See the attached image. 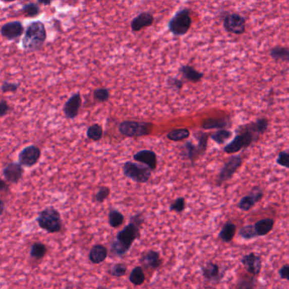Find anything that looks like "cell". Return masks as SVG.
Returning a JSON list of instances; mask_svg holds the SVG:
<instances>
[{"instance_id":"obj_1","label":"cell","mask_w":289,"mask_h":289,"mask_svg":"<svg viewBox=\"0 0 289 289\" xmlns=\"http://www.w3.org/2000/svg\"><path fill=\"white\" fill-rule=\"evenodd\" d=\"M268 127L269 121L264 117L239 127L237 129L235 138L224 147L223 151L225 154H234L250 148L268 130Z\"/></svg>"},{"instance_id":"obj_2","label":"cell","mask_w":289,"mask_h":289,"mask_svg":"<svg viewBox=\"0 0 289 289\" xmlns=\"http://www.w3.org/2000/svg\"><path fill=\"white\" fill-rule=\"evenodd\" d=\"M130 223L117 234L115 240L112 242L111 252L117 256H123L129 251L133 243L139 239L140 230L144 217L142 213L132 216Z\"/></svg>"},{"instance_id":"obj_3","label":"cell","mask_w":289,"mask_h":289,"mask_svg":"<svg viewBox=\"0 0 289 289\" xmlns=\"http://www.w3.org/2000/svg\"><path fill=\"white\" fill-rule=\"evenodd\" d=\"M47 39V31L43 22H33L28 25L22 39L25 50L34 51L41 48Z\"/></svg>"},{"instance_id":"obj_4","label":"cell","mask_w":289,"mask_h":289,"mask_svg":"<svg viewBox=\"0 0 289 289\" xmlns=\"http://www.w3.org/2000/svg\"><path fill=\"white\" fill-rule=\"evenodd\" d=\"M37 222L40 228L48 234H57L62 229L61 213L53 206H49L42 210L37 217Z\"/></svg>"},{"instance_id":"obj_5","label":"cell","mask_w":289,"mask_h":289,"mask_svg":"<svg viewBox=\"0 0 289 289\" xmlns=\"http://www.w3.org/2000/svg\"><path fill=\"white\" fill-rule=\"evenodd\" d=\"M192 26V17L188 8L178 10L170 18L168 28L175 37H182L187 34Z\"/></svg>"},{"instance_id":"obj_6","label":"cell","mask_w":289,"mask_h":289,"mask_svg":"<svg viewBox=\"0 0 289 289\" xmlns=\"http://www.w3.org/2000/svg\"><path fill=\"white\" fill-rule=\"evenodd\" d=\"M119 133L128 138H140L150 134L153 130V124L149 122L124 121L118 127Z\"/></svg>"},{"instance_id":"obj_7","label":"cell","mask_w":289,"mask_h":289,"mask_svg":"<svg viewBox=\"0 0 289 289\" xmlns=\"http://www.w3.org/2000/svg\"><path fill=\"white\" fill-rule=\"evenodd\" d=\"M122 170L126 178L138 183H148L152 176L151 170L147 166L130 160L124 163Z\"/></svg>"},{"instance_id":"obj_8","label":"cell","mask_w":289,"mask_h":289,"mask_svg":"<svg viewBox=\"0 0 289 289\" xmlns=\"http://www.w3.org/2000/svg\"><path fill=\"white\" fill-rule=\"evenodd\" d=\"M243 164V159L240 155H234L229 158L223 167L220 169V172L216 178V186L220 187L223 183L231 180L234 178V174L238 171Z\"/></svg>"},{"instance_id":"obj_9","label":"cell","mask_w":289,"mask_h":289,"mask_svg":"<svg viewBox=\"0 0 289 289\" xmlns=\"http://www.w3.org/2000/svg\"><path fill=\"white\" fill-rule=\"evenodd\" d=\"M224 29L233 34H244L246 31V19L239 13H228L223 20Z\"/></svg>"},{"instance_id":"obj_10","label":"cell","mask_w":289,"mask_h":289,"mask_svg":"<svg viewBox=\"0 0 289 289\" xmlns=\"http://www.w3.org/2000/svg\"><path fill=\"white\" fill-rule=\"evenodd\" d=\"M41 157V149L35 145H29L22 149L19 154V164L26 167H32L37 164Z\"/></svg>"},{"instance_id":"obj_11","label":"cell","mask_w":289,"mask_h":289,"mask_svg":"<svg viewBox=\"0 0 289 289\" xmlns=\"http://www.w3.org/2000/svg\"><path fill=\"white\" fill-rule=\"evenodd\" d=\"M241 262L248 273L251 276H257L260 273L262 268V259L260 255L255 253H250L242 257Z\"/></svg>"},{"instance_id":"obj_12","label":"cell","mask_w":289,"mask_h":289,"mask_svg":"<svg viewBox=\"0 0 289 289\" xmlns=\"http://www.w3.org/2000/svg\"><path fill=\"white\" fill-rule=\"evenodd\" d=\"M263 196V189L260 187H254L250 194L242 198L238 204V207L243 211H249L262 199Z\"/></svg>"},{"instance_id":"obj_13","label":"cell","mask_w":289,"mask_h":289,"mask_svg":"<svg viewBox=\"0 0 289 289\" xmlns=\"http://www.w3.org/2000/svg\"><path fill=\"white\" fill-rule=\"evenodd\" d=\"M24 32V27L22 22L19 21L15 22H7L6 24L2 26L0 33L1 36L5 37L9 41L16 39L21 37Z\"/></svg>"},{"instance_id":"obj_14","label":"cell","mask_w":289,"mask_h":289,"mask_svg":"<svg viewBox=\"0 0 289 289\" xmlns=\"http://www.w3.org/2000/svg\"><path fill=\"white\" fill-rule=\"evenodd\" d=\"M133 159L139 164L145 165L151 171L156 169L158 164L156 154L149 149H142L140 151L137 152L133 155Z\"/></svg>"},{"instance_id":"obj_15","label":"cell","mask_w":289,"mask_h":289,"mask_svg":"<svg viewBox=\"0 0 289 289\" xmlns=\"http://www.w3.org/2000/svg\"><path fill=\"white\" fill-rule=\"evenodd\" d=\"M82 103V96L79 93H74L72 97H70L63 107V112L67 118L75 119L78 115Z\"/></svg>"},{"instance_id":"obj_16","label":"cell","mask_w":289,"mask_h":289,"mask_svg":"<svg viewBox=\"0 0 289 289\" xmlns=\"http://www.w3.org/2000/svg\"><path fill=\"white\" fill-rule=\"evenodd\" d=\"M24 174V169L19 163H9L3 169V176L10 183H18Z\"/></svg>"},{"instance_id":"obj_17","label":"cell","mask_w":289,"mask_h":289,"mask_svg":"<svg viewBox=\"0 0 289 289\" xmlns=\"http://www.w3.org/2000/svg\"><path fill=\"white\" fill-rule=\"evenodd\" d=\"M154 17L150 12L143 11L133 18L131 22V28L134 32H140L146 27H151L154 24Z\"/></svg>"},{"instance_id":"obj_18","label":"cell","mask_w":289,"mask_h":289,"mask_svg":"<svg viewBox=\"0 0 289 289\" xmlns=\"http://www.w3.org/2000/svg\"><path fill=\"white\" fill-rule=\"evenodd\" d=\"M231 119L229 117H222V118H210L205 120L202 123V128L204 130H212V129H225V128H231Z\"/></svg>"},{"instance_id":"obj_19","label":"cell","mask_w":289,"mask_h":289,"mask_svg":"<svg viewBox=\"0 0 289 289\" xmlns=\"http://www.w3.org/2000/svg\"><path fill=\"white\" fill-rule=\"evenodd\" d=\"M141 263L145 267L151 270H156L161 265V259L159 252L155 250H149L141 258Z\"/></svg>"},{"instance_id":"obj_20","label":"cell","mask_w":289,"mask_h":289,"mask_svg":"<svg viewBox=\"0 0 289 289\" xmlns=\"http://www.w3.org/2000/svg\"><path fill=\"white\" fill-rule=\"evenodd\" d=\"M107 257H108V250L106 247L102 244H96L92 247L88 255L89 260L96 265L104 262Z\"/></svg>"},{"instance_id":"obj_21","label":"cell","mask_w":289,"mask_h":289,"mask_svg":"<svg viewBox=\"0 0 289 289\" xmlns=\"http://www.w3.org/2000/svg\"><path fill=\"white\" fill-rule=\"evenodd\" d=\"M275 220L272 218H265L262 220H258L254 224L255 232L258 237L266 236L270 234L274 228Z\"/></svg>"},{"instance_id":"obj_22","label":"cell","mask_w":289,"mask_h":289,"mask_svg":"<svg viewBox=\"0 0 289 289\" xmlns=\"http://www.w3.org/2000/svg\"><path fill=\"white\" fill-rule=\"evenodd\" d=\"M181 155L185 158V159H189L190 161L194 164L195 160H196L199 156H201L202 154L199 152L198 146L192 143L191 141H188L187 143L183 145L182 148V153Z\"/></svg>"},{"instance_id":"obj_23","label":"cell","mask_w":289,"mask_h":289,"mask_svg":"<svg viewBox=\"0 0 289 289\" xmlns=\"http://www.w3.org/2000/svg\"><path fill=\"white\" fill-rule=\"evenodd\" d=\"M181 73L183 75V77L186 80H188L189 82H199L201 81L202 78L204 77V73L203 72L197 71L195 68L189 66V65H185V66H182L180 67Z\"/></svg>"},{"instance_id":"obj_24","label":"cell","mask_w":289,"mask_h":289,"mask_svg":"<svg viewBox=\"0 0 289 289\" xmlns=\"http://www.w3.org/2000/svg\"><path fill=\"white\" fill-rule=\"evenodd\" d=\"M202 274L207 281H215L220 277V266L216 263L210 261L202 267Z\"/></svg>"},{"instance_id":"obj_25","label":"cell","mask_w":289,"mask_h":289,"mask_svg":"<svg viewBox=\"0 0 289 289\" xmlns=\"http://www.w3.org/2000/svg\"><path fill=\"white\" fill-rule=\"evenodd\" d=\"M236 230V225L232 221H227L220 230L219 239L224 243H230L235 237Z\"/></svg>"},{"instance_id":"obj_26","label":"cell","mask_w":289,"mask_h":289,"mask_svg":"<svg viewBox=\"0 0 289 289\" xmlns=\"http://www.w3.org/2000/svg\"><path fill=\"white\" fill-rule=\"evenodd\" d=\"M270 56L274 61H284L287 62L289 61L288 48L282 46H276L270 50Z\"/></svg>"},{"instance_id":"obj_27","label":"cell","mask_w":289,"mask_h":289,"mask_svg":"<svg viewBox=\"0 0 289 289\" xmlns=\"http://www.w3.org/2000/svg\"><path fill=\"white\" fill-rule=\"evenodd\" d=\"M48 249L45 244L40 242H36L32 244L30 251V256L36 260H42L47 254Z\"/></svg>"},{"instance_id":"obj_28","label":"cell","mask_w":289,"mask_h":289,"mask_svg":"<svg viewBox=\"0 0 289 289\" xmlns=\"http://www.w3.org/2000/svg\"><path fill=\"white\" fill-rule=\"evenodd\" d=\"M129 281L134 286L143 285L145 281V274L143 268L141 266H136L135 268H133V271H131L129 275Z\"/></svg>"},{"instance_id":"obj_29","label":"cell","mask_w":289,"mask_h":289,"mask_svg":"<svg viewBox=\"0 0 289 289\" xmlns=\"http://www.w3.org/2000/svg\"><path fill=\"white\" fill-rule=\"evenodd\" d=\"M189 136H190V131L188 128H178V129H173L170 133H168L166 138L173 142H181L188 139Z\"/></svg>"},{"instance_id":"obj_30","label":"cell","mask_w":289,"mask_h":289,"mask_svg":"<svg viewBox=\"0 0 289 289\" xmlns=\"http://www.w3.org/2000/svg\"><path fill=\"white\" fill-rule=\"evenodd\" d=\"M233 135H234V133L232 131L227 130V129H221V130H218L217 132H215L212 134H210V137L217 144L221 145V144L226 143L233 137Z\"/></svg>"},{"instance_id":"obj_31","label":"cell","mask_w":289,"mask_h":289,"mask_svg":"<svg viewBox=\"0 0 289 289\" xmlns=\"http://www.w3.org/2000/svg\"><path fill=\"white\" fill-rule=\"evenodd\" d=\"M108 219H109V225L113 228L119 227L124 223V220H125L124 215H122L119 210H115V209H111L109 210Z\"/></svg>"},{"instance_id":"obj_32","label":"cell","mask_w":289,"mask_h":289,"mask_svg":"<svg viewBox=\"0 0 289 289\" xmlns=\"http://www.w3.org/2000/svg\"><path fill=\"white\" fill-rule=\"evenodd\" d=\"M255 285H256L255 276L245 275L239 277V281L237 282L236 289H255Z\"/></svg>"},{"instance_id":"obj_33","label":"cell","mask_w":289,"mask_h":289,"mask_svg":"<svg viewBox=\"0 0 289 289\" xmlns=\"http://www.w3.org/2000/svg\"><path fill=\"white\" fill-rule=\"evenodd\" d=\"M103 134H104L103 128L97 123L90 126L87 130V137H88V139L94 141V142L101 140V138H103Z\"/></svg>"},{"instance_id":"obj_34","label":"cell","mask_w":289,"mask_h":289,"mask_svg":"<svg viewBox=\"0 0 289 289\" xmlns=\"http://www.w3.org/2000/svg\"><path fill=\"white\" fill-rule=\"evenodd\" d=\"M210 136V134L204 133V132H201V131L195 133V137L198 139L197 146H198V149H199V152L201 153V154H204L207 150L208 139H209Z\"/></svg>"},{"instance_id":"obj_35","label":"cell","mask_w":289,"mask_h":289,"mask_svg":"<svg viewBox=\"0 0 289 289\" xmlns=\"http://www.w3.org/2000/svg\"><path fill=\"white\" fill-rule=\"evenodd\" d=\"M22 12L27 17L32 18V17H36L39 15L40 12H41V9H40V6L37 5V3H29L23 6Z\"/></svg>"},{"instance_id":"obj_36","label":"cell","mask_w":289,"mask_h":289,"mask_svg":"<svg viewBox=\"0 0 289 289\" xmlns=\"http://www.w3.org/2000/svg\"><path fill=\"white\" fill-rule=\"evenodd\" d=\"M239 236L245 240H251L258 237L254 225H244L239 230Z\"/></svg>"},{"instance_id":"obj_37","label":"cell","mask_w":289,"mask_h":289,"mask_svg":"<svg viewBox=\"0 0 289 289\" xmlns=\"http://www.w3.org/2000/svg\"><path fill=\"white\" fill-rule=\"evenodd\" d=\"M128 271V266L124 263H117L109 270V273L115 277H122L125 276Z\"/></svg>"},{"instance_id":"obj_38","label":"cell","mask_w":289,"mask_h":289,"mask_svg":"<svg viewBox=\"0 0 289 289\" xmlns=\"http://www.w3.org/2000/svg\"><path fill=\"white\" fill-rule=\"evenodd\" d=\"M110 195V189L106 186H102L94 195V201L97 203H103L105 201Z\"/></svg>"},{"instance_id":"obj_39","label":"cell","mask_w":289,"mask_h":289,"mask_svg":"<svg viewBox=\"0 0 289 289\" xmlns=\"http://www.w3.org/2000/svg\"><path fill=\"white\" fill-rule=\"evenodd\" d=\"M109 96L110 94H109V90L108 88H97L93 92L94 98L101 103H104V102L109 100Z\"/></svg>"},{"instance_id":"obj_40","label":"cell","mask_w":289,"mask_h":289,"mask_svg":"<svg viewBox=\"0 0 289 289\" xmlns=\"http://www.w3.org/2000/svg\"><path fill=\"white\" fill-rule=\"evenodd\" d=\"M186 200L183 197L176 199L170 205V210L172 212L182 213L185 210Z\"/></svg>"},{"instance_id":"obj_41","label":"cell","mask_w":289,"mask_h":289,"mask_svg":"<svg viewBox=\"0 0 289 289\" xmlns=\"http://www.w3.org/2000/svg\"><path fill=\"white\" fill-rule=\"evenodd\" d=\"M276 164L281 166V167L289 168V154L288 150H283V151L280 152L278 156L276 159Z\"/></svg>"},{"instance_id":"obj_42","label":"cell","mask_w":289,"mask_h":289,"mask_svg":"<svg viewBox=\"0 0 289 289\" xmlns=\"http://www.w3.org/2000/svg\"><path fill=\"white\" fill-rule=\"evenodd\" d=\"M20 84L16 83V82H4L1 86V91L4 93H16V91L18 90Z\"/></svg>"},{"instance_id":"obj_43","label":"cell","mask_w":289,"mask_h":289,"mask_svg":"<svg viewBox=\"0 0 289 289\" xmlns=\"http://www.w3.org/2000/svg\"><path fill=\"white\" fill-rule=\"evenodd\" d=\"M167 83L170 88H175L178 91L182 90L183 84H184L183 80L177 78V77H169L167 79Z\"/></svg>"},{"instance_id":"obj_44","label":"cell","mask_w":289,"mask_h":289,"mask_svg":"<svg viewBox=\"0 0 289 289\" xmlns=\"http://www.w3.org/2000/svg\"><path fill=\"white\" fill-rule=\"evenodd\" d=\"M279 276L282 280H288L289 279V265L287 264L282 265L279 270Z\"/></svg>"},{"instance_id":"obj_45","label":"cell","mask_w":289,"mask_h":289,"mask_svg":"<svg viewBox=\"0 0 289 289\" xmlns=\"http://www.w3.org/2000/svg\"><path fill=\"white\" fill-rule=\"evenodd\" d=\"M10 110V105L6 100L0 101V117H5L8 114Z\"/></svg>"},{"instance_id":"obj_46","label":"cell","mask_w":289,"mask_h":289,"mask_svg":"<svg viewBox=\"0 0 289 289\" xmlns=\"http://www.w3.org/2000/svg\"><path fill=\"white\" fill-rule=\"evenodd\" d=\"M9 190V185L6 181L0 178V192H7Z\"/></svg>"},{"instance_id":"obj_47","label":"cell","mask_w":289,"mask_h":289,"mask_svg":"<svg viewBox=\"0 0 289 289\" xmlns=\"http://www.w3.org/2000/svg\"><path fill=\"white\" fill-rule=\"evenodd\" d=\"M5 209H6V204H5V202H4L2 199H0V216L3 215Z\"/></svg>"},{"instance_id":"obj_48","label":"cell","mask_w":289,"mask_h":289,"mask_svg":"<svg viewBox=\"0 0 289 289\" xmlns=\"http://www.w3.org/2000/svg\"><path fill=\"white\" fill-rule=\"evenodd\" d=\"M52 2L51 1H38L37 5H42V6H50Z\"/></svg>"}]
</instances>
